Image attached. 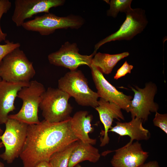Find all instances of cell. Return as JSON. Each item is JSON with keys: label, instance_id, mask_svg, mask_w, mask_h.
<instances>
[{"label": "cell", "instance_id": "obj_19", "mask_svg": "<svg viewBox=\"0 0 167 167\" xmlns=\"http://www.w3.org/2000/svg\"><path fill=\"white\" fill-rule=\"evenodd\" d=\"M129 55V53L127 52L114 54L98 52L93 57L92 64L98 68L102 73L108 75L111 73L119 61Z\"/></svg>", "mask_w": 167, "mask_h": 167}, {"label": "cell", "instance_id": "obj_28", "mask_svg": "<svg viewBox=\"0 0 167 167\" xmlns=\"http://www.w3.org/2000/svg\"><path fill=\"white\" fill-rule=\"evenodd\" d=\"M3 133V130L0 127V138Z\"/></svg>", "mask_w": 167, "mask_h": 167}, {"label": "cell", "instance_id": "obj_24", "mask_svg": "<svg viewBox=\"0 0 167 167\" xmlns=\"http://www.w3.org/2000/svg\"><path fill=\"white\" fill-rule=\"evenodd\" d=\"M154 125L159 127L167 134V114H160L157 111L155 112V117L153 120Z\"/></svg>", "mask_w": 167, "mask_h": 167}, {"label": "cell", "instance_id": "obj_26", "mask_svg": "<svg viewBox=\"0 0 167 167\" xmlns=\"http://www.w3.org/2000/svg\"><path fill=\"white\" fill-rule=\"evenodd\" d=\"M139 167H160V166L157 161H152L147 163H144Z\"/></svg>", "mask_w": 167, "mask_h": 167}, {"label": "cell", "instance_id": "obj_12", "mask_svg": "<svg viewBox=\"0 0 167 167\" xmlns=\"http://www.w3.org/2000/svg\"><path fill=\"white\" fill-rule=\"evenodd\" d=\"M90 68L99 97L116 104L121 109L129 113L132 97L117 90L105 79L103 73L95 66L92 64Z\"/></svg>", "mask_w": 167, "mask_h": 167}, {"label": "cell", "instance_id": "obj_8", "mask_svg": "<svg viewBox=\"0 0 167 167\" xmlns=\"http://www.w3.org/2000/svg\"><path fill=\"white\" fill-rule=\"evenodd\" d=\"M125 13L126 18L118 30L96 44L94 51L96 52L101 46L107 42L116 40H130L143 31L148 23L145 11L141 8H131Z\"/></svg>", "mask_w": 167, "mask_h": 167}, {"label": "cell", "instance_id": "obj_27", "mask_svg": "<svg viewBox=\"0 0 167 167\" xmlns=\"http://www.w3.org/2000/svg\"><path fill=\"white\" fill-rule=\"evenodd\" d=\"M36 167H53V166L49 161H43L39 163Z\"/></svg>", "mask_w": 167, "mask_h": 167}, {"label": "cell", "instance_id": "obj_10", "mask_svg": "<svg viewBox=\"0 0 167 167\" xmlns=\"http://www.w3.org/2000/svg\"><path fill=\"white\" fill-rule=\"evenodd\" d=\"M79 52L76 43L67 41L58 50L49 54L48 58L51 64L64 67L70 71L76 70L83 65L90 67L92 59L96 52L94 51L91 54L88 55H81Z\"/></svg>", "mask_w": 167, "mask_h": 167}, {"label": "cell", "instance_id": "obj_16", "mask_svg": "<svg viewBox=\"0 0 167 167\" xmlns=\"http://www.w3.org/2000/svg\"><path fill=\"white\" fill-rule=\"evenodd\" d=\"M92 119V116L87 111H78L71 117L70 126L73 134L79 140L93 145L96 143V139L90 138L89 135L94 131L91 124Z\"/></svg>", "mask_w": 167, "mask_h": 167}, {"label": "cell", "instance_id": "obj_2", "mask_svg": "<svg viewBox=\"0 0 167 167\" xmlns=\"http://www.w3.org/2000/svg\"><path fill=\"white\" fill-rule=\"evenodd\" d=\"M35 74L32 62L19 48L8 54L0 62V78L6 82L29 83Z\"/></svg>", "mask_w": 167, "mask_h": 167}, {"label": "cell", "instance_id": "obj_18", "mask_svg": "<svg viewBox=\"0 0 167 167\" xmlns=\"http://www.w3.org/2000/svg\"><path fill=\"white\" fill-rule=\"evenodd\" d=\"M98 149L92 145L78 140L71 152L68 167H74L80 162L88 161L95 163L100 159Z\"/></svg>", "mask_w": 167, "mask_h": 167}, {"label": "cell", "instance_id": "obj_6", "mask_svg": "<svg viewBox=\"0 0 167 167\" xmlns=\"http://www.w3.org/2000/svg\"><path fill=\"white\" fill-rule=\"evenodd\" d=\"M84 22V19L79 16L71 15L59 17L49 13L25 22L22 26L27 30L38 32L41 35L47 36L53 33L58 29H78Z\"/></svg>", "mask_w": 167, "mask_h": 167}, {"label": "cell", "instance_id": "obj_32", "mask_svg": "<svg viewBox=\"0 0 167 167\" xmlns=\"http://www.w3.org/2000/svg\"><path fill=\"white\" fill-rule=\"evenodd\" d=\"M2 80V79H1V78H0V81Z\"/></svg>", "mask_w": 167, "mask_h": 167}, {"label": "cell", "instance_id": "obj_31", "mask_svg": "<svg viewBox=\"0 0 167 167\" xmlns=\"http://www.w3.org/2000/svg\"><path fill=\"white\" fill-rule=\"evenodd\" d=\"M74 167H83L82 166L80 165L79 164L76 165Z\"/></svg>", "mask_w": 167, "mask_h": 167}, {"label": "cell", "instance_id": "obj_22", "mask_svg": "<svg viewBox=\"0 0 167 167\" xmlns=\"http://www.w3.org/2000/svg\"><path fill=\"white\" fill-rule=\"evenodd\" d=\"M5 42V44L0 45V62L6 55L20 46L19 43H14L8 40H6Z\"/></svg>", "mask_w": 167, "mask_h": 167}, {"label": "cell", "instance_id": "obj_11", "mask_svg": "<svg viewBox=\"0 0 167 167\" xmlns=\"http://www.w3.org/2000/svg\"><path fill=\"white\" fill-rule=\"evenodd\" d=\"M64 0H15L12 20L17 27L26 19L40 13H49L50 9L63 5Z\"/></svg>", "mask_w": 167, "mask_h": 167}, {"label": "cell", "instance_id": "obj_21", "mask_svg": "<svg viewBox=\"0 0 167 167\" xmlns=\"http://www.w3.org/2000/svg\"><path fill=\"white\" fill-rule=\"evenodd\" d=\"M110 5V8L107 11V15L116 18L119 12L125 13L131 8L132 0H105Z\"/></svg>", "mask_w": 167, "mask_h": 167}, {"label": "cell", "instance_id": "obj_17", "mask_svg": "<svg viewBox=\"0 0 167 167\" xmlns=\"http://www.w3.org/2000/svg\"><path fill=\"white\" fill-rule=\"evenodd\" d=\"M142 123L141 120L137 118H132L128 122H117L109 132L115 133L121 136H128L131 139L130 142H133L134 140H146L149 138L150 134L148 130L143 127Z\"/></svg>", "mask_w": 167, "mask_h": 167}, {"label": "cell", "instance_id": "obj_4", "mask_svg": "<svg viewBox=\"0 0 167 167\" xmlns=\"http://www.w3.org/2000/svg\"><path fill=\"white\" fill-rule=\"evenodd\" d=\"M45 90L41 83L36 80L31 81L28 85L22 88L18 93L17 97L23 101L21 109L16 113L9 115L8 118L28 125L39 123L41 121L38 116L39 108Z\"/></svg>", "mask_w": 167, "mask_h": 167}, {"label": "cell", "instance_id": "obj_23", "mask_svg": "<svg viewBox=\"0 0 167 167\" xmlns=\"http://www.w3.org/2000/svg\"><path fill=\"white\" fill-rule=\"evenodd\" d=\"M11 6V3L8 0H0V22L3 15L6 13ZM7 34L2 32L0 22V42L6 40Z\"/></svg>", "mask_w": 167, "mask_h": 167}, {"label": "cell", "instance_id": "obj_9", "mask_svg": "<svg viewBox=\"0 0 167 167\" xmlns=\"http://www.w3.org/2000/svg\"><path fill=\"white\" fill-rule=\"evenodd\" d=\"M131 88L134 92L129 112L132 118H137L143 122L147 121L151 112H156L159 109L158 105L154 99L157 91L156 85L152 82L146 84L144 88L137 86Z\"/></svg>", "mask_w": 167, "mask_h": 167}, {"label": "cell", "instance_id": "obj_30", "mask_svg": "<svg viewBox=\"0 0 167 167\" xmlns=\"http://www.w3.org/2000/svg\"><path fill=\"white\" fill-rule=\"evenodd\" d=\"M4 146L3 143L2 142H0V148Z\"/></svg>", "mask_w": 167, "mask_h": 167}, {"label": "cell", "instance_id": "obj_29", "mask_svg": "<svg viewBox=\"0 0 167 167\" xmlns=\"http://www.w3.org/2000/svg\"><path fill=\"white\" fill-rule=\"evenodd\" d=\"M4 164L2 162H0V167H4Z\"/></svg>", "mask_w": 167, "mask_h": 167}, {"label": "cell", "instance_id": "obj_15", "mask_svg": "<svg viewBox=\"0 0 167 167\" xmlns=\"http://www.w3.org/2000/svg\"><path fill=\"white\" fill-rule=\"evenodd\" d=\"M98 112L100 120L103 125L104 130L101 131L102 137L101 138V147L108 144L109 141L108 133L112 128L114 119L120 121L124 120V117L121 109L116 104L107 101L100 98L98 101V106L95 108Z\"/></svg>", "mask_w": 167, "mask_h": 167}, {"label": "cell", "instance_id": "obj_3", "mask_svg": "<svg viewBox=\"0 0 167 167\" xmlns=\"http://www.w3.org/2000/svg\"><path fill=\"white\" fill-rule=\"evenodd\" d=\"M58 88L74 97L79 105L96 108L99 96L89 87L87 79L80 70L70 71L58 81Z\"/></svg>", "mask_w": 167, "mask_h": 167}, {"label": "cell", "instance_id": "obj_20", "mask_svg": "<svg viewBox=\"0 0 167 167\" xmlns=\"http://www.w3.org/2000/svg\"><path fill=\"white\" fill-rule=\"evenodd\" d=\"M77 141L71 143L63 149L52 155L49 161L53 167H68L71 152L76 145Z\"/></svg>", "mask_w": 167, "mask_h": 167}, {"label": "cell", "instance_id": "obj_1", "mask_svg": "<svg viewBox=\"0 0 167 167\" xmlns=\"http://www.w3.org/2000/svg\"><path fill=\"white\" fill-rule=\"evenodd\" d=\"M71 118L57 123L44 120L38 124L28 125L26 139L19 156L23 167H36L42 161H49L54 153L79 140L71 130Z\"/></svg>", "mask_w": 167, "mask_h": 167}, {"label": "cell", "instance_id": "obj_25", "mask_svg": "<svg viewBox=\"0 0 167 167\" xmlns=\"http://www.w3.org/2000/svg\"><path fill=\"white\" fill-rule=\"evenodd\" d=\"M133 68V65H130L127 61H126L122 66L117 71L114 76V79H118L125 76L128 73H131Z\"/></svg>", "mask_w": 167, "mask_h": 167}, {"label": "cell", "instance_id": "obj_5", "mask_svg": "<svg viewBox=\"0 0 167 167\" xmlns=\"http://www.w3.org/2000/svg\"><path fill=\"white\" fill-rule=\"evenodd\" d=\"M71 97L58 88H48L43 94L39 105L44 120L57 123L70 118L73 109L68 102Z\"/></svg>", "mask_w": 167, "mask_h": 167}, {"label": "cell", "instance_id": "obj_7", "mask_svg": "<svg viewBox=\"0 0 167 167\" xmlns=\"http://www.w3.org/2000/svg\"><path fill=\"white\" fill-rule=\"evenodd\" d=\"M5 124V130L0 138L5 150L0 155V157L8 164H11L19 156L22 151L28 125L10 118Z\"/></svg>", "mask_w": 167, "mask_h": 167}, {"label": "cell", "instance_id": "obj_14", "mask_svg": "<svg viewBox=\"0 0 167 167\" xmlns=\"http://www.w3.org/2000/svg\"><path fill=\"white\" fill-rule=\"evenodd\" d=\"M29 84L0 81V124H5L9 113L16 109L15 101L18 92Z\"/></svg>", "mask_w": 167, "mask_h": 167}, {"label": "cell", "instance_id": "obj_13", "mask_svg": "<svg viewBox=\"0 0 167 167\" xmlns=\"http://www.w3.org/2000/svg\"><path fill=\"white\" fill-rule=\"evenodd\" d=\"M114 151L110 161L113 167H139L149 156L148 152L143 150L141 144L138 141L129 142Z\"/></svg>", "mask_w": 167, "mask_h": 167}]
</instances>
